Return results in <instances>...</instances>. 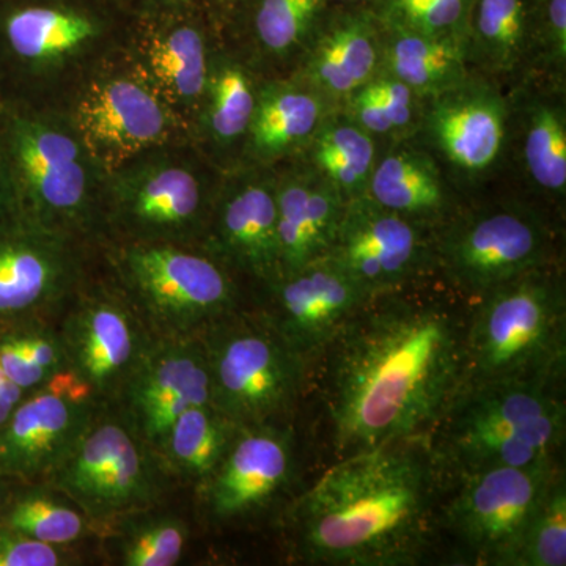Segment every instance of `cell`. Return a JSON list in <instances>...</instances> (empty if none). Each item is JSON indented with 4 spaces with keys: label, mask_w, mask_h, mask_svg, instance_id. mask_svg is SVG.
Listing matches in <instances>:
<instances>
[{
    "label": "cell",
    "mask_w": 566,
    "mask_h": 566,
    "mask_svg": "<svg viewBox=\"0 0 566 566\" xmlns=\"http://www.w3.org/2000/svg\"><path fill=\"white\" fill-rule=\"evenodd\" d=\"M334 109L318 92L293 77L260 82L241 166L275 167L297 158Z\"/></svg>",
    "instance_id": "28"
},
{
    "label": "cell",
    "mask_w": 566,
    "mask_h": 566,
    "mask_svg": "<svg viewBox=\"0 0 566 566\" xmlns=\"http://www.w3.org/2000/svg\"><path fill=\"white\" fill-rule=\"evenodd\" d=\"M416 140L441 164L455 191H474L509 164L506 88L472 73L461 84L424 99Z\"/></svg>",
    "instance_id": "12"
},
{
    "label": "cell",
    "mask_w": 566,
    "mask_h": 566,
    "mask_svg": "<svg viewBox=\"0 0 566 566\" xmlns=\"http://www.w3.org/2000/svg\"><path fill=\"white\" fill-rule=\"evenodd\" d=\"M222 39L202 6L133 11L123 52L193 134Z\"/></svg>",
    "instance_id": "14"
},
{
    "label": "cell",
    "mask_w": 566,
    "mask_h": 566,
    "mask_svg": "<svg viewBox=\"0 0 566 566\" xmlns=\"http://www.w3.org/2000/svg\"><path fill=\"white\" fill-rule=\"evenodd\" d=\"M480 297L464 329L463 385L556 379L565 364V289L551 264Z\"/></svg>",
    "instance_id": "5"
},
{
    "label": "cell",
    "mask_w": 566,
    "mask_h": 566,
    "mask_svg": "<svg viewBox=\"0 0 566 566\" xmlns=\"http://www.w3.org/2000/svg\"><path fill=\"white\" fill-rule=\"evenodd\" d=\"M398 292L370 297L326 346L340 457L416 439L463 385L465 323L449 304Z\"/></svg>",
    "instance_id": "1"
},
{
    "label": "cell",
    "mask_w": 566,
    "mask_h": 566,
    "mask_svg": "<svg viewBox=\"0 0 566 566\" xmlns=\"http://www.w3.org/2000/svg\"><path fill=\"white\" fill-rule=\"evenodd\" d=\"M370 3L382 24L465 43L474 0H370Z\"/></svg>",
    "instance_id": "38"
},
{
    "label": "cell",
    "mask_w": 566,
    "mask_h": 566,
    "mask_svg": "<svg viewBox=\"0 0 566 566\" xmlns=\"http://www.w3.org/2000/svg\"><path fill=\"white\" fill-rule=\"evenodd\" d=\"M240 3L241 0H202L205 11L221 33Z\"/></svg>",
    "instance_id": "44"
},
{
    "label": "cell",
    "mask_w": 566,
    "mask_h": 566,
    "mask_svg": "<svg viewBox=\"0 0 566 566\" xmlns=\"http://www.w3.org/2000/svg\"><path fill=\"white\" fill-rule=\"evenodd\" d=\"M147 442L126 417L95 411L57 468L44 480L88 521H106L150 504L158 494Z\"/></svg>",
    "instance_id": "13"
},
{
    "label": "cell",
    "mask_w": 566,
    "mask_h": 566,
    "mask_svg": "<svg viewBox=\"0 0 566 566\" xmlns=\"http://www.w3.org/2000/svg\"><path fill=\"white\" fill-rule=\"evenodd\" d=\"M557 469L553 460L463 474L447 523L469 553L486 564L513 565L517 547Z\"/></svg>",
    "instance_id": "15"
},
{
    "label": "cell",
    "mask_w": 566,
    "mask_h": 566,
    "mask_svg": "<svg viewBox=\"0 0 566 566\" xmlns=\"http://www.w3.org/2000/svg\"><path fill=\"white\" fill-rule=\"evenodd\" d=\"M189 531L172 515H142L129 521L118 542L125 566H174L181 560Z\"/></svg>",
    "instance_id": "39"
},
{
    "label": "cell",
    "mask_w": 566,
    "mask_h": 566,
    "mask_svg": "<svg viewBox=\"0 0 566 566\" xmlns=\"http://www.w3.org/2000/svg\"><path fill=\"white\" fill-rule=\"evenodd\" d=\"M21 486L7 495L0 510V524L54 546L65 547L84 535L87 517L77 512L76 505L54 497L50 486Z\"/></svg>",
    "instance_id": "36"
},
{
    "label": "cell",
    "mask_w": 566,
    "mask_h": 566,
    "mask_svg": "<svg viewBox=\"0 0 566 566\" xmlns=\"http://www.w3.org/2000/svg\"><path fill=\"white\" fill-rule=\"evenodd\" d=\"M7 216H9V212H7L6 199H3L2 186H0V221Z\"/></svg>",
    "instance_id": "47"
},
{
    "label": "cell",
    "mask_w": 566,
    "mask_h": 566,
    "mask_svg": "<svg viewBox=\"0 0 566 566\" xmlns=\"http://www.w3.org/2000/svg\"><path fill=\"white\" fill-rule=\"evenodd\" d=\"M28 394L21 387L13 385L2 368H0V427L7 422L13 409L20 403L24 395Z\"/></svg>",
    "instance_id": "43"
},
{
    "label": "cell",
    "mask_w": 566,
    "mask_h": 566,
    "mask_svg": "<svg viewBox=\"0 0 566 566\" xmlns=\"http://www.w3.org/2000/svg\"><path fill=\"white\" fill-rule=\"evenodd\" d=\"M329 6V0H241L222 36L240 40L266 65L290 66V74Z\"/></svg>",
    "instance_id": "31"
},
{
    "label": "cell",
    "mask_w": 566,
    "mask_h": 566,
    "mask_svg": "<svg viewBox=\"0 0 566 566\" xmlns=\"http://www.w3.org/2000/svg\"><path fill=\"white\" fill-rule=\"evenodd\" d=\"M104 181L65 112L0 99V186L10 218L80 240L103 223Z\"/></svg>",
    "instance_id": "3"
},
{
    "label": "cell",
    "mask_w": 566,
    "mask_h": 566,
    "mask_svg": "<svg viewBox=\"0 0 566 566\" xmlns=\"http://www.w3.org/2000/svg\"><path fill=\"white\" fill-rule=\"evenodd\" d=\"M133 11L122 0H0V95L50 106L122 51Z\"/></svg>",
    "instance_id": "4"
},
{
    "label": "cell",
    "mask_w": 566,
    "mask_h": 566,
    "mask_svg": "<svg viewBox=\"0 0 566 566\" xmlns=\"http://www.w3.org/2000/svg\"><path fill=\"white\" fill-rule=\"evenodd\" d=\"M554 379L461 386L439 422L442 452L463 474L553 460L565 438V403Z\"/></svg>",
    "instance_id": "6"
},
{
    "label": "cell",
    "mask_w": 566,
    "mask_h": 566,
    "mask_svg": "<svg viewBox=\"0 0 566 566\" xmlns=\"http://www.w3.org/2000/svg\"><path fill=\"white\" fill-rule=\"evenodd\" d=\"M275 167L240 166L223 172L205 232V252L227 270L270 285L281 275Z\"/></svg>",
    "instance_id": "19"
},
{
    "label": "cell",
    "mask_w": 566,
    "mask_h": 566,
    "mask_svg": "<svg viewBox=\"0 0 566 566\" xmlns=\"http://www.w3.org/2000/svg\"><path fill=\"white\" fill-rule=\"evenodd\" d=\"M66 370L96 401L122 394L148 342L129 301L98 292L85 294L65 319L61 335Z\"/></svg>",
    "instance_id": "22"
},
{
    "label": "cell",
    "mask_w": 566,
    "mask_h": 566,
    "mask_svg": "<svg viewBox=\"0 0 566 566\" xmlns=\"http://www.w3.org/2000/svg\"><path fill=\"white\" fill-rule=\"evenodd\" d=\"M531 69L528 74L566 80V0H528Z\"/></svg>",
    "instance_id": "40"
},
{
    "label": "cell",
    "mask_w": 566,
    "mask_h": 566,
    "mask_svg": "<svg viewBox=\"0 0 566 566\" xmlns=\"http://www.w3.org/2000/svg\"><path fill=\"white\" fill-rule=\"evenodd\" d=\"M59 109L106 175L155 148L192 142L188 126L134 69L123 48Z\"/></svg>",
    "instance_id": "8"
},
{
    "label": "cell",
    "mask_w": 566,
    "mask_h": 566,
    "mask_svg": "<svg viewBox=\"0 0 566 566\" xmlns=\"http://www.w3.org/2000/svg\"><path fill=\"white\" fill-rule=\"evenodd\" d=\"M63 546L48 545L40 539L0 524V566L71 565Z\"/></svg>",
    "instance_id": "41"
},
{
    "label": "cell",
    "mask_w": 566,
    "mask_h": 566,
    "mask_svg": "<svg viewBox=\"0 0 566 566\" xmlns=\"http://www.w3.org/2000/svg\"><path fill=\"white\" fill-rule=\"evenodd\" d=\"M122 395L126 419L150 449L158 450L186 409L211 403L210 370L200 337L148 342Z\"/></svg>",
    "instance_id": "20"
},
{
    "label": "cell",
    "mask_w": 566,
    "mask_h": 566,
    "mask_svg": "<svg viewBox=\"0 0 566 566\" xmlns=\"http://www.w3.org/2000/svg\"><path fill=\"white\" fill-rule=\"evenodd\" d=\"M10 485H13V483H10L9 480L0 475V510H2L3 504H6L7 495H9L11 490Z\"/></svg>",
    "instance_id": "46"
},
{
    "label": "cell",
    "mask_w": 566,
    "mask_h": 566,
    "mask_svg": "<svg viewBox=\"0 0 566 566\" xmlns=\"http://www.w3.org/2000/svg\"><path fill=\"white\" fill-rule=\"evenodd\" d=\"M80 240L20 219L0 221V334L32 323L80 286Z\"/></svg>",
    "instance_id": "17"
},
{
    "label": "cell",
    "mask_w": 566,
    "mask_h": 566,
    "mask_svg": "<svg viewBox=\"0 0 566 566\" xmlns=\"http://www.w3.org/2000/svg\"><path fill=\"white\" fill-rule=\"evenodd\" d=\"M381 69L422 99L455 87L471 76L464 43L382 24Z\"/></svg>",
    "instance_id": "32"
},
{
    "label": "cell",
    "mask_w": 566,
    "mask_h": 566,
    "mask_svg": "<svg viewBox=\"0 0 566 566\" xmlns=\"http://www.w3.org/2000/svg\"><path fill=\"white\" fill-rule=\"evenodd\" d=\"M382 25L370 2L331 3L289 74L335 107L381 69Z\"/></svg>",
    "instance_id": "24"
},
{
    "label": "cell",
    "mask_w": 566,
    "mask_h": 566,
    "mask_svg": "<svg viewBox=\"0 0 566 566\" xmlns=\"http://www.w3.org/2000/svg\"><path fill=\"white\" fill-rule=\"evenodd\" d=\"M327 256L368 297L398 292L434 268V230L357 197L346 202Z\"/></svg>",
    "instance_id": "16"
},
{
    "label": "cell",
    "mask_w": 566,
    "mask_h": 566,
    "mask_svg": "<svg viewBox=\"0 0 566 566\" xmlns=\"http://www.w3.org/2000/svg\"><path fill=\"white\" fill-rule=\"evenodd\" d=\"M513 565H566V486L558 471L527 524Z\"/></svg>",
    "instance_id": "37"
},
{
    "label": "cell",
    "mask_w": 566,
    "mask_h": 566,
    "mask_svg": "<svg viewBox=\"0 0 566 566\" xmlns=\"http://www.w3.org/2000/svg\"><path fill=\"white\" fill-rule=\"evenodd\" d=\"M457 193L441 164L411 137L379 147L365 196L387 210L436 230L460 208Z\"/></svg>",
    "instance_id": "27"
},
{
    "label": "cell",
    "mask_w": 566,
    "mask_h": 566,
    "mask_svg": "<svg viewBox=\"0 0 566 566\" xmlns=\"http://www.w3.org/2000/svg\"><path fill=\"white\" fill-rule=\"evenodd\" d=\"M211 403L237 427L271 424L296 398L301 359L268 323L230 314L199 335Z\"/></svg>",
    "instance_id": "11"
},
{
    "label": "cell",
    "mask_w": 566,
    "mask_h": 566,
    "mask_svg": "<svg viewBox=\"0 0 566 566\" xmlns=\"http://www.w3.org/2000/svg\"><path fill=\"white\" fill-rule=\"evenodd\" d=\"M379 147L375 137L337 107L326 115L297 158L318 170L348 202L367 193Z\"/></svg>",
    "instance_id": "33"
},
{
    "label": "cell",
    "mask_w": 566,
    "mask_h": 566,
    "mask_svg": "<svg viewBox=\"0 0 566 566\" xmlns=\"http://www.w3.org/2000/svg\"><path fill=\"white\" fill-rule=\"evenodd\" d=\"M132 11H156L202 6V0H128Z\"/></svg>",
    "instance_id": "45"
},
{
    "label": "cell",
    "mask_w": 566,
    "mask_h": 566,
    "mask_svg": "<svg viewBox=\"0 0 566 566\" xmlns=\"http://www.w3.org/2000/svg\"><path fill=\"white\" fill-rule=\"evenodd\" d=\"M275 169L281 274L327 255L346 200L311 164L294 158Z\"/></svg>",
    "instance_id": "26"
},
{
    "label": "cell",
    "mask_w": 566,
    "mask_h": 566,
    "mask_svg": "<svg viewBox=\"0 0 566 566\" xmlns=\"http://www.w3.org/2000/svg\"><path fill=\"white\" fill-rule=\"evenodd\" d=\"M114 264L128 301L161 337H199L237 307L229 270L189 245L125 243Z\"/></svg>",
    "instance_id": "9"
},
{
    "label": "cell",
    "mask_w": 566,
    "mask_h": 566,
    "mask_svg": "<svg viewBox=\"0 0 566 566\" xmlns=\"http://www.w3.org/2000/svg\"><path fill=\"white\" fill-rule=\"evenodd\" d=\"M465 59L472 73L509 88L531 69V6L528 0H474Z\"/></svg>",
    "instance_id": "30"
},
{
    "label": "cell",
    "mask_w": 566,
    "mask_h": 566,
    "mask_svg": "<svg viewBox=\"0 0 566 566\" xmlns=\"http://www.w3.org/2000/svg\"><path fill=\"white\" fill-rule=\"evenodd\" d=\"M553 232L545 210L528 199H502L460 210L434 230V268L453 285L482 296L551 264Z\"/></svg>",
    "instance_id": "10"
},
{
    "label": "cell",
    "mask_w": 566,
    "mask_h": 566,
    "mask_svg": "<svg viewBox=\"0 0 566 566\" xmlns=\"http://www.w3.org/2000/svg\"><path fill=\"white\" fill-rule=\"evenodd\" d=\"M96 403L70 370L25 394L0 427V475L18 485L44 482L91 422Z\"/></svg>",
    "instance_id": "18"
},
{
    "label": "cell",
    "mask_w": 566,
    "mask_h": 566,
    "mask_svg": "<svg viewBox=\"0 0 566 566\" xmlns=\"http://www.w3.org/2000/svg\"><path fill=\"white\" fill-rule=\"evenodd\" d=\"M122 2H125L126 6H128V0H122ZM129 7V6H128Z\"/></svg>",
    "instance_id": "49"
},
{
    "label": "cell",
    "mask_w": 566,
    "mask_h": 566,
    "mask_svg": "<svg viewBox=\"0 0 566 566\" xmlns=\"http://www.w3.org/2000/svg\"><path fill=\"white\" fill-rule=\"evenodd\" d=\"M0 368L13 385L25 392L36 389L48 381L43 375L29 363L13 333L0 334Z\"/></svg>",
    "instance_id": "42"
},
{
    "label": "cell",
    "mask_w": 566,
    "mask_h": 566,
    "mask_svg": "<svg viewBox=\"0 0 566 566\" xmlns=\"http://www.w3.org/2000/svg\"><path fill=\"white\" fill-rule=\"evenodd\" d=\"M566 81L527 74L506 88L509 164L532 202L564 207L566 199Z\"/></svg>",
    "instance_id": "21"
},
{
    "label": "cell",
    "mask_w": 566,
    "mask_h": 566,
    "mask_svg": "<svg viewBox=\"0 0 566 566\" xmlns=\"http://www.w3.org/2000/svg\"><path fill=\"white\" fill-rule=\"evenodd\" d=\"M424 99L405 82L379 69L338 107L379 145L411 139L419 129Z\"/></svg>",
    "instance_id": "35"
},
{
    "label": "cell",
    "mask_w": 566,
    "mask_h": 566,
    "mask_svg": "<svg viewBox=\"0 0 566 566\" xmlns=\"http://www.w3.org/2000/svg\"><path fill=\"white\" fill-rule=\"evenodd\" d=\"M370 2V0H329V3H359Z\"/></svg>",
    "instance_id": "48"
},
{
    "label": "cell",
    "mask_w": 566,
    "mask_h": 566,
    "mask_svg": "<svg viewBox=\"0 0 566 566\" xmlns=\"http://www.w3.org/2000/svg\"><path fill=\"white\" fill-rule=\"evenodd\" d=\"M268 286L273 296L270 324L301 359L326 349L370 300L327 255L279 275Z\"/></svg>",
    "instance_id": "23"
},
{
    "label": "cell",
    "mask_w": 566,
    "mask_h": 566,
    "mask_svg": "<svg viewBox=\"0 0 566 566\" xmlns=\"http://www.w3.org/2000/svg\"><path fill=\"white\" fill-rule=\"evenodd\" d=\"M434 474L415 439L342 457L296 506L304 556L329 565L412 564L430 534Z\"/></svg>",
    "instance_id": "2"
},
{
    "label": "cell",
    "mask_w": 566,
    "mask_h": 566,
    "mask_svg": "<svg viewBox=\"0 0 566 566\" xmlns=\"http://www.w3.org/2000/svg\"><path fill=\"white\" fill-rule=\"evenodd\" d=\"M238 428L211 403L192 406L175 420L156 452L175 474L203 485L226 457Z\"/></svg>",
    "instance_id": "34"
},
{
    "label": "cell",
    "mask_w": 566,
    "mask_h": 566,
    "mask_svg": "<svg viewBox=\"0 0 566 566\" xmlns=\"http://www.w3.org/2000/svg\"><path fill=\"white\" fill-rule=\"evenodd\" d=\"M222 177L192 142L155 148L106 175L103 223L126 243L203 241Z\"/></svg>",
    "instance_id": "7"
},
{
    "label": "cell",
    "mask_w": 566,
    "mask_h": 566,
    "mask_svg": "<svg viewBox=\"0 0 566 566\" xmlns=\"http://www.w3.org/2000/svg\"><path fill=\"white\" fill-rule=\"evenodd\" d=\"M260 82L251 63L226 52L223 39L212 52L210 76L192 144L222 172L241 166Z\"/></svg>",
    "instance_id": "29"
},
{
    "label": "cell",
    "mask_w": 566,
    "mask_h": 566,
    "mask_svg": "<svg viewBox=\"0 0 566 566\" xmlns=\"http://www.w3.org/2000/svg\"><path fill=\"white\" fill-rule=\"evenodd\" d=\"M292 461V441L281 428H238L226 457L203 483L211 515L232 520L262 509L289 482Z\"/></svg>",
    "instance_id": "25"
}]
</instances>
